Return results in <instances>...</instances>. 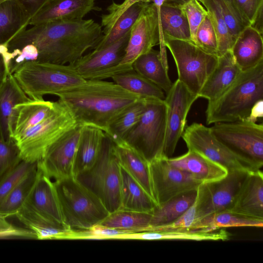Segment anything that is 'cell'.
<instances>
[{"label": "cell", "instance_id": "obj_1", "mask_svg": "<svg viewBox=\"0 0 263 263\" xmlns=\"http://www.w3.org/2000/svg\"><path fill=\"white\" fill-rule=\"evenodd\" d=\"M15 35L6 46L8 51L32 45L36 62L73 64L93 49L102 36V27L92 19L51 21L31 25Z\"/></svg>", "mask_w": 263, "mask_h": 263}, {"label": "cell", "instance_id": "obj_2", "mask_svg": "<svg viewBox=\"0 0 263 263\" xmlns=\"http://www.w3.org/2000/svg\"><path fill=\"white\" fill-rule=\"evenodd\" d=\"M56 96L71 112L78 124L102 130L123 111L143 99L114 82L88 80Z\"/></svg>", "mask_w": 263, "mask_h": 263}, {"label": "cell", "instance_id": "obj_3", "mask_svg": "<svg viewBox=\"0 0 263 263\" xmlns=\"http://www.w3.org/2000/svg\"><path fill=\"white\" fill-rule=\"evenodd\" d=\"M263 100V62L242 71L233 84L215 101L208 104L209 125L246 119L253 106Z\"/></svg>", "mask_w": 263, "mask_h": 263}, {"label": "cell", "instance_id": "obj_4", "mask_svg": "<svg viewBox=\"0 0 263 263\" xmlns=\"http://www.w3.org/2000/svg\"><path fill=\"white\" fill-rule=\"evenodd\" d=\"M65 224L73 230L100 224L109 215L101 200L75 177L54 181Z\"/></svg>", "mask_w": 263, "mask_h": 263}, {"label": "cell", "instance_id": "obj_5", "mask_svg": "<svg viewBox=\"0 0 263 263\" xmlns=\"http://www.w3.org/2000/svg\"><path fill=\"white\" fill-rule=\"evenodd\" d=\"M25 93L32 99H41L46 95H56L86 81L73 64L28 62L13 73Z\"/></svg>", "mask_w": 263, "mask_h": 263}, {"label": "cell", "instance_id": "obj_6", "mask_svg": "<svg viewBox=\"0 0 263 263\" xmlns=\"http://www.w3.org/2000/svg\"><path fill=\"white\" fill-rule=\"evenodd\" d=\"M75 177L98 196L109 213L120 209L121 166L114 152V143L106 135L94 164Z\"/></svg>", "mask_w": 263, "mask_h": 263}, {"label": "cell", "instance_id": "obj_7", "mask_svg": "<svg viewBox=\"0 0 263 263\" xmlns=\"http://www.w3.org/2000/svg\"><path fill=\"white\" fill-rule=\"evenodd\" d=\"M77 124L70 110L60 101H56L51 113L15 142L22 160L40 161L48 148Z\"/></svg>", "mask_w": 263, "mask_h": 263}, {"label": "cell", "instance_id": "obj_8", "mask_svg": "<svg viewBox=\"0 0 263 263\" xmlns=\"http://www.w3.org/2000/svg\"><path fill=\"white\" fill-rule=\"evenodd\" d=\"M166 130L165 101L146 100L144 112L123 141L149 163L163 155Z\"/></svg>", "mask_w": 263, "mask_h": 263}, {"label": "cell", "instance_id": "obj_9", "mask_svg": "<svg viewBox=\"0 0 263 263\" xmlns=\"http://www.w3.org/2000/svg\"><path fill=\"white\" fill-rule=\"evenodd\" d=\"M175 62L179 80L193 94H198L216 67L218 58L208 53L191 41L163 38ZM199 98V97H198Z\"/></svg>", "mask_w": 263, "mask_h": 263}, {"label": "cell", "instance_id": "obj_10", "mask_svg": "<svg viewBox=\"0 0 263 263\" xmlns=\"http://www.w3.org/2000/svg\"><path fill=\"white\" fill-rule=\"evenodd\" d=\"M216 138L260 170L263 166V125L247 119L219 122L210 127Z\"/></svg>", "mask_w": 263, "mask_h": 263}, {"label": "cell", "instance_id": "obj_11", "mask_svg": "<svg viewBox=\"0 0 263 263\" xmlns=\"http://www.w3.org/2000/svg\"><path fill=\"white\" fill-rule=\"evenodd\" d=\"M181 137L188 149L201 154L228 172L240 170L253 172L259 170L252 163L220 142L214 136L210 127L202 124L194 122L186 126Z\"/></svg>", "mask_w": 263, "mask_h": 263}, {"label": "cell", "instance_id": "obj_12", "mask_svg": "<svg viewBox=\"0 0 263 263\" xmlns=\"http://www.w3.org/2000/svg\"><path fill=\"white\" fill-rule=\"evenodd\" d=\"M250 173L230 171L219 180L201 183L197 189V220L210 214L228 211Z\"/></svg>", "mask_w": 263, "mask_h": 263}, {"label": "cell", "instance_id": "obj_13", "mask_svg": "<svg viewBox=\"0 0 263 263\" xmlns=\"http://www.w3.org/2000/svg\"><path fill=\"white\" fill-rule=\"evenodd\" d=\"M157 45H164L159 10L153 3H148L130 29L124 55L118 65L120 72L133 69L134 62Z\"/></svg>", "mask_w": 263, "mask_h": 263}, {"label": "cell", "instance_id": "obj_14", "mask_svg": "<svg viewBox=\"0 0 263 263\" xmlns=\"http://www.w3.org/2000/svg\"><path fill=\"white\" fill-rule=\"evenodd\" d=\"M149 168L153 198L157 206L197 190L202 183L190 174L172 165L163 155L150 162Z\"/></svg>", "mask_w": 263, "mask_h": 263}, {"label": "cell", "instance_id": "obj_15", "mask_svg": "<svg viewBox=\"0 0 263 263\" xmlns=\"http://www.w3.org/2000/svg\"><path fill=\"white\" fill-rule=\"evenodd\" d=\"M166 94V130L163 155L169 158L184 132L190 108L199 98L178 79Z\"/></svg>", "mask_w": 263, "mask_h": 263}, {"label": "cell", "instance_id": "obj_16", "mask_svg": "<svg viewBox=\"0 0 263 263\" xmlns=\"http://www.w3.org/2000/svg\"><path fill=\"white\" fill-rule=\"evenodd\" d=\"M82 125L77 124L47 150L37 162L43 172L55 181L74 176L73 167Z\"/></svg>", "mask_w": 263, "mask_h": 263}, {"label": "cell", "instance_id": "obj_17", "mask_svg": "<svg viewBox=\"0 0 263 263\" xmlns=\"http://www.w3.org/2000/svg\"><path fill=\"white\" fill-rule=\"evenodd\" d=\"M130 31L116 42L100 50H93L79 58L73 65L85 80H104L120 72Z\"/></svg>", "mask_w": 263, "mask_h": 263}, {"label": "cell", "instance_id": "obj_18", "mask_svg": "<svg viewBox=\"0 0 263 263\" xmlns=\"http://www.w3.org/2000/svg\"><path fill=\"white\" fill-rule=\"evenodd\" d=\"M25 203L51 222L67 227L64 222L54 182L38 165L35 182Z\"/></svg>", "mask_w": 263, "mask_h": 263}, {"label": "cell", "instance_id": "obj_19", "mask_svg": "<svg viewBox=\"0 0 263 263\" xmlns=\"http://www.w3.org/2000/svg\"><path fill=\"white\" fill-rule=\"evenodd\" d=\"M96 0H48L31 16L29 25L51 21H71L83 19L91 11H100Z\"/></svg>", "mask_w": 263, "mask_h": 263}, {"label": "cell", "instance_id": "obj_20", "mask_svg": "<svg viewBox=\"0 0 263 263\" xmlns=\"http://www.w3.org/2000/svg\"><path fill=\"white\" fill-rule=\"evenodd\" d=\"M55 102L44 99L18 103L13 108L9 120L10 137L17 141L29 129L41 122L52 111Z\"/></svg>", "mask_w": 263, "mask_h": 263}, {"label": "cell", "instance_id": "obj_21", "mask_svg": "<svg viewBox=\"0 0 263 263\" xmlns=\"http://www.w3.org/2000/svg\"><path fill=\"white\" fill-rule=\"evenodd\" d=\"M228 211L247 218L263 221V174L261 170L249 174Z\"/></svg>", "mask_w": 263, "mask_h": 263}, {"label": "cell", "instance_id": "obj_22", "mask_svg": "<svg viewBox=\"0 0 263 263\" xmlns=\"http://www.w3.org/2000/svg\"><path fill=\"white\" fill-rule=\"evenodd\" d=\"M148 3L136 2L119 11H107L101 15L103 36L93 50L108 47L128 32Z\"/></svg>", "mask_w": 263, "mask_h": 263}, {"label": "cell", "instance_id": "obj_23", "mask_svg": "<svg viewBox=\"0 0 263 263\" xmlns=\"http://www.w3.org/2000/svg\"><path fill=\"white\" fill-rule=\"evenodd\" d=\"M218 58L216 67L198 94L199 98L206 99L208 103L217 100L242 72L235 63L230 50Z\"/></svg>", "mask_w": 263, "mask_h": 263}, {"label": "cell", "instance_id": "obj_24", "mask_svg": "<svg viewBox=\"0 0 263 263\" xmlns=\"http://www.w3.org/2000/svg\"><path fill=\"white\" fill-rule=\"evenodd\" d=\"M168 161L173 166L192 175L202 183L219 180L224 177L228 171L201 154L191 150Z\"/></svg>", "mask_w": 263, "mask_h": 263}, {"label": "cell", "instance_id": "obj_25", "mask_svg": "<svg viewBox=\"0 0 263 263\" xmlns=\"http://www.w3.org/2000/svg\"><path fill=\"white\" fill-rule=\"evenodd\" d=\"M230 51L241 71L254 67L263 62L262 35L247 26L239 34Z\"/></svg>", "mask_w": 263, "mask_h": 263}, {"label": "cell", "instance_id": "obj_26", "mask_svg": "<svg viewBox=\"0 0 263 263\" xmlns=\"http://www.w3.org/2000/svg\"><path fill=\"white\" fill-rule=\"evenodd\" d=\"M166 47L153 48L139 57L133 63V70L160 87L166 93L172 86L168 74Z\"/></svg>", "mask_w": 263, "mask_h": 263}, {"label": "cell", "instance_id": "obj_27", "mask_svg": "<svg viewBox=\"0 0 263 263\" xmlns=\"http://www.w3.org/2000/svg\"><path fill=\"white\" fill-rule=\"evenodd\" d=\"M15 216L34 233L37 240L73 239V230L51 222L25 203Z\"/></svg>", "mask_w": 263, "mask_h": 263}, {"label": "cell", "instance_id": "obj_28", "mask_svg": "<svg viewBox=\"0 0 263 263\" xmlns=\"http://www.w3.org/2000/svg\"><path fill=\"white\" fill-rule=\"evenodd\" d=\"M31 14L19 0L0 3V47L6 45L29 25Z\"/></svg>", "mask_w": 263, "mask_h": 263}, {"label": "cell", "instance_id": "obj_29", "mask_svg": "<svg viewBox=\"0 0 263 263\" xmlns=\"http://www.w3.org/2000/svg\"><path fill=\"white\" fill-rule=\"evenodd\" d=\"M114 150L120 166L138 182L154 199L149 163L123 140L114 143Z\"/></svg>", "mask_w": 263, "mask_h": 263}, {"label": "cell", "instance_id": "obj_30", "mask_svg": "<svg viewBox=\"0 0 263 263\" xmlns=\"http://www.w3.org/2000/svg\"><path fill=\"white\" fill-rule=\"evenodd\" d=\"M105 137L101 129L88 126H83L73 167V175L91 167L100 154Z\"/></svg>", "mask_w": 263, "mask_h": 263}, {"label": "cell", "instance_id": "obj_31", "mask_svg": "<svg viewBox=\"0 0 263 263\" xmlns=\"http://www.w3.org/2000/svg\"><path fill=\"white\" fill-rule=\"evenodd\" d=\"M120 209L151 213L157 206L153 198L121 166Z\"/></svg>", "mask_w": 263, "mask_h": 263}, {"label": "cell", "instance_id": "obj_32", "mask_svg": "<svg viewBox=\"0 0 263 263\" xmlns=\"http://www.w3.org/2000/svg\"><path fill=\"white\" fill-rule=\"evenodd\" d=\"M159 18L162 40L168 37L192 42L182 6L164 3L159 9Z\"/></svg>", "mask_w": 263, "mask_h": 263}, {"label": "cell", "instance_id": "obj_33", "mask_svg": "<svg viewBox=\"0 0 263 263\" xmlns=\"http://www.w3.org/2000/svg\"><path fill=\"white\" fill-rule=\"evenodd\" d=\"M30 99L13 74L9 73L0 89V134L5 140L12 139L9 130V120L13 107Z\"/></svg>", "mask_w": 263, "mask_h": 263}, {"label": "cell", "instance_id": "obj_34", "mask_svg": "<svg viewBox=\"0 0 263 263\" xmlns=\"http://www.w3.org/2000/svg\"><path fill=\"white\" fill-rule=\"evenodd\" d=\"M231 234L223 229L203 232L192 231H144L127 234L122 239L142 240H184L194 241H226Z\"/></svg>", "mask_w": 263, "mask_h": 263}, {"label": "cell", "instance_id": "obj_35", "mask_svg": "<svg viewBox=\"0 0 263 263\" xmlns=\"http://www.w3.org/2000/svg\"><path fill=\"white\" fill-rule=\"evenodd\" d=\"M262 227L263 221L249 219L228 211H223L209 215L197 220L191 231L209 232L227 228H261Z\"/></svg>", "mask_w": 263, "mask_h": 263}, {"label": "cell", "instance_id": "obj_36", "mask_svg": "<svg viewBox=\"0 0 263 263\" xmlns=\"http://www.w3.org/2000/svg\"><path fill=\"white\" fill-rule=\"evenodd\" d=\"M196 196L197 190H192L176 196L160 206H157L151 212L150 226L147 231L151 228L171 222L180 217L193 204Z\"/></svg>", "mask_w": 263, "mask_h": 263}, {"label": "cell", "instance_id": "obj_37", "mask_svg": "<svg viewBox=\"0 0 263 263\" xmlns=\"http://www.w3.org/2000/svg\"><path fill=\"white\" fill-rule=\"evenodd\" d=\"M111 79L123 88L143 99L165 100L164 92L160 87L133 69L117 73Z\"/></svg>", "mask_w": 263, "mask_h": 263}, {"label": "cell", "instance_id": "obj_38", "mask_svg": "<svg viewBox=\"0 0 263 263\" xmlns=\"http://www.w3.org/2000/svg\"><path fill=\"white\" fill-rule=\"evenodd\" d=\"M151 218V213L120 209L110 213L100 224L133 233L146 231Z\"/></svg>", "mask_w": 263, "mask_h": 263}, {"label": "cell", "instance_id": "obj_39", "mask_svg": "<svg viewBox=\"0 0 263 263\" xmlns=\"http://www.w3.org/2000/svg\"><path fill=\"white\" fill-rule=\"evenodd\" d=\"M146 100L141 99L123 111L104 132L114 143L124 139L130 130L138 123L144 111Z\"/></svg>", "mask_w": 263, "mask_h": 263}, {"label": "cell", "instance_id": "obj_40", "mask_svg": "<svg viewBox=\"0 0 263 263\" xmlns=\"http://www.w3.org/2000/svg\"><path fill=\"white\" fill-rule=\"evenodd\" d=\"M37 164L11 190L0 204V214L8 217L15 216L26 201L35 182Z\"/></svg>", "mask_w": 263, "mask_h": 263}, {"label": "cell", "instance_id": "obj_41", "mask_svg": "<svg viewBox=\"0 0 263 263\" xmlns=\"http://www.w3.org/2000/svg\"><path fill=\"white\" fill-rule=\"evenodd\" d=\"M215 29L218 42V57L230 51L233 44L230 31L216 0H205L203 4Z\"/></svg>", "mask_w": 263, "mask_h": 263}, {"label": "cell", "instance_id": "obj_42", "mask_svg": "<svg viewBox=\"0 0 263 263\" xmlns=\"http://www.w3.org/2000/svg\"><path fill=\"white\" fill-rule=\"evenodd\" d=\"M223 16L233 43L250 22L238 8L235 0H216Z\"/></svg>", "mask_w": 263, "mask_h": 263}, {"label": "cell", "instance_id": "obj_43", "mask_svg": "<svg viewBox=\"0 0 263 263\" xmlns=\"http://www.w3.org/2000/svg\"><path fill=\"white\" fill-rule=\"evenodd\" d=\"M37 162L21 160L0 177V204L11 190L29 172L35 168Z\"/></svg>", "mask_w": 263, "mask_h": 263}, {"label": "cell", "instance_id": "obj_44", "mask_svg": "<svg viewBox=\"0 0 263 263\" xmlns=\"http://www.w3.org/2000/svg\"><path fill=\"white\" fill-rule=\"evenodd\" d=\"M194 44L206 52L218 57L217 35L208 14L197 29Z\"/></svg>", "mask_w": 263, "mask_h": 263}, {"label": "cell", "instance_id": "obj_45", "mask_svg": "<svg viewBox=\"0 0 263 263\" xmlns=\"http://www.w3.org/2000/svg\"><path fill=\"white\" fill-rule=\"evenodd\" d=\"M21 160L16 142L5 140L0 134V177Z\"/></svg>", "mask_w": 263, "mask_h": 263}, {"label": "cell", "instance_id": "obj_46", "mask_svg": "<svg viewBox=\"0 0 263 263\" xmlns=\"http://www.w3.org/2000/svg\"><path fill=\"white\" fill-rule=\"evenodd\" d=\"M197 220L196 200L180 217L164 225L149 228L147 231H191Z\"/></svg>", "mask_w": 263, "mask_h": 263}, {"label": "cell", "instance_id": "obj_47", "mask_svg": "<svg viewBox=\"0 0 263 263\" xmlns=\"http://www.w3.org/2000/svg\"><path fill=\"white\" fill-rule=\"evenodd\" d=\"M182 6L187 19L191 41L194 43L197 29L208 15V12L197 0H190Z\"/></svg>", "mask_w": 263, "mask_h": 263}, {"label": "cell", "instance_id": "obj_48", "mask_svg": "<svg viewBox=\"0 0 263 263\" xmlns=\"http://www.w3.org/2000/svg\"><path fill=\"white\" fill-rule=\"evenodd\" d=\"M36 239L34 233L26 228L16 226L0 214V239Z\"/></svg>", "mask_w": 263, "mask_h": 263}, {"label": "cell", "instance_id": "obj_49", "mask_svg": "<svg viewBox=\"0 0 263 263\" xmlns=\"http://www.w3.org/2000/svg\"><path fill=\"white\" fill-rule=\"evenodd\" d=\"M240 11L250 22H252L260 7L263 6V0H235Z\"/></svg>", "mask_w": 263, "mask_h": 263}, {"label": "cell", "instance_id": "obj_50", "mask_svg": "<svg viewBox=\"0 0 263 263\" xmlns=\"http://www.w3.org/2000/svg\"><path fill=\"white\" fill-rule=\"evenodd\" d=\"M136 2L151 3L152 0H124L121 4H117L114 1H112L111 4L107 8V10L119 11L126 8L130 5Z\"/></svg>", "mask_w": 263, "mask_h": 263}, {"label": "cell", "instance_id": "obj_51", "mask_svg": "<svg viewBox=\"0 0 263 263\" xmlns=\"http://www.w3.org/2000/svg\"><path fill=\"white\" fill-rule=\"evenodd\" d=\"M263 116V100L257 102L252 107L247 119L256 122L257 119L261 118Z\"/></svg>", "mask_w": 263, "mask_h": 263}, {"label": "cell", "instance_id": "obj_52", "mask_svg": "<svg viewBox=\"0 0 263 263\" xmlns=\"http://www.w3.org/2000/svg\"><path fill=\"white\" fill-rule=\"evenodd\" d=\"M29 10L32 15L48 0H19Z\"/></svg>", "mask_w": 263, "mask_h": 263}, {"label": "cell", "instance_id": "obj_53", "mask_svg": "<svg viewBox=\"0 0 263 263\" xmlns=\"http://www.w3.org/2000/svg\"><path fill=\"white\" fill-rule=\"evenodd\" d=\"M262 8L263 6H261L256 14L250 26L257 30L259 33L262 35Z\"/></svg>", "mask_w": 263, "mask_h": 263}, {"label": "cell", "instance_id": "obj_54", "mask_svg": "<svg viewBox=\"0 0 263 263\" xmlns=\"http://www.w3.org/2000/svg\"><path fill=\"white\" fill-rule=\"evenodd\" d=\"M9 73L4 55L0 52V89Z\"/></svg>", "mask_w": 263, "mask_h": 263}, {"label": "cell", "instance_id": "obj_55", "mask_svg": "<svg viewBox=\"0 0 263 263\" xmlns=\"http://www.w3.org/2000/svg\"><path fill=\"white\" fill-rule=\"evenodd\" d=\"M190 0H166L165 3L182 6Z\"/></svg>", "mask_w": 263, "mask_h": 263}, {"label": "cell", "instance_id": "obj_56", "mask_svg": "<svg viewBox=\"0 0 263 263\" xmlns=\"http://www.w3.org/2000/svg\"><path fill=\"white\" fill-rule=\"evenodd\" d=\"M166 0H152L151 3H153L156 7L159 9L160 7L165 3Z\"/></svg>", "mask_w": 263, "mask_h": 263}, {"label": "cell", "instance_id": "obj_57", "mask_svg": "<svg viewBox=\"0 0 263 263\" xmlns=\"http://www.w3.org/2000/svg\"><path fill=\"white\" fill-rule=\"evenodd\" d=\"M197 1H198L199 3H201L202 5L204 4V1H205V0H197Z\"/></svg>", "mask_w": 263, "mask_h": 263}, {"label": "cell", "instance_id": "obj_58", "mask_svg": "<svg viewBox=\"0 0 263 263\" xmlns=\"http://www.w3.org/2000/svg\"><path fill=\"white\" fill-rule=\"evenodd\" d=\"M5 0H0V3H2V2L4 1Z\"/></svg>", "mask_w": 263, "mask_h": 263}]
</instances>
